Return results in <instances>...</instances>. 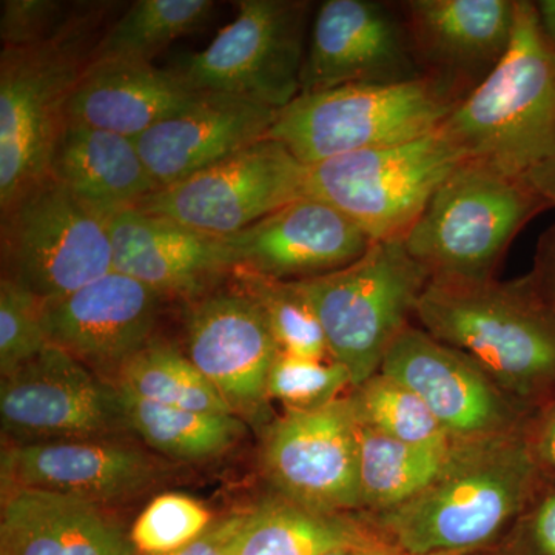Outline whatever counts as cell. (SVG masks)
<instances>
[{"label": "cell", "mask_w": 555, "mask_h": 555, "mask_svg": "<svg viewBox=\"0 0 555 555\" xmlns=\"http://www.w3.org/2000/svg\"><path fill=\"white\" fill-rule=\"evenodd\" d=\"M207 49L175 68L192 89L283 109L301 91L310 2L241 0Z\"/></svg>", "instance_id": "obj_10"}, {"label": "cell", "mask_w": 555, "mask_h": 555, "mask_svg": "<svg viewBox=\"0 0 555 555\" xmlns=\"http://www.w3.org/2000/svg\"><path fill=\"white\" fill-rule=\"evenodd\" d=\"M207 507L184 494L156 496L134 521L130 540L137 553L167 555L198 540L211 528Z\"/></svg>", "instance_id": "obj_33"}, {"label": "cell", "mask_w": 555, "mask_h": 555, "mask_svg": "<svg viewBox=\"0 0 555 555\" xmlns=\"http://www.w3.org/2000/svg\"><path fill=\"white\" fill-rule=\"evenodd\" d=\"M0 420L14 444L102 440L130 430L118 387L51 343L2 377Z\"/></svg>", "instance_id": "obj_11"}, {"label": "cell", "mask_w": 555, "mask_h": 555, "mask_svg": "<svg viewBox=\"0 0 555 555\" xmlns=\"http://www.w3.org/2000/svg\"><path fill=\"white\" fill-rule=\"evenodd\" d=\"M463 160L526 177L555 156V47L534 2L517 0L505 57L438 129Z\"/></svg>", "instance_id": "obj_3"}, {"label": "cell", "mask_w": 555, "mask_h": 555, "mask_svg": "<svg viewBox=\"0 0 555 555\" xmlns=\"http://www.w3.org/2000/svg\"><path fill=\"white\" fill-rule=\"evenodd\" d=\"M529 532L540 555H555V481L545 480L535 495Z\"/></svg>", "instance_id": "obj_38"}, {"label": "cell", "mask_w": 555, "mask_h": 555, "mask_svg": "<svg viewBox=\"0 0 555 555\" xmlns=\"http://www.w3.org/2000/svg\"><path fill=\"white\" fill-rule=\"evenodd\" d=\"M367 537L341 514L320 513L283 496L235 514L229 550L230 555H324Z\"/></svg>", "instance_id": "obj_26"}, {"label": "cell", "mask_w": 555, "mask_h": 555, "mask_svg": "<svg viewBox=\"0 0 555 555\" xmlns=\"http://www.w3.org/2000/svg\"><path fill=\"white\" fill-rule=\"evenodd\" d=\"M454 444L404 443L360 425L361 507L385 513L420 494L447 465Z\"/></svg>", "instance_id": "obj_27"}, {"label": "cell", "mask_w": 555, "mask_h": 555, "mask_svg": "<svg viewBox=\"0 0 555 555\" xmlns=\"http://www.w3.org/2000/svg\"><path fill=\"white\" fill-rule=\"evenodd\" d=\"M0 555H137L102 506L78 496L3 489Z\"/></svg>", "instance_id": "obj_24"}, {"label": "cell", "mask_w": 555, "mask_h": 555, "mask_svg": "<svg viewBox=\"0 0 555 555\" xmlns=\"http://www.w3.org/2000/svg\"><path fill=\"white\" fill-rule=\"evenodd\" d=\"M526 178L550 203V206L555 207V156L529 171Z\"/></svg>", "instance_id": "obj_41"}, {"label": "cell", "mask_w": 555, "mask_h": 555, "mask_svg": "<svg viewBox=\"0 0 555 555\" xmlns=\"http://www.w3.org/2000/svg\"><path fill=\"white\" fill-rule=\"evenodd\" d=\"M534 7L543 35L555 47V0H537Z\"/></svg>", "instance_id": "obj_42"}, {"label": "cell", "mask_w": 555, "mask_h": 555, "mask_svg": "<svg viewBox=\"0 0 555 555\" xmlns=\"http://www.w3.org/2000/svg\"><path fill=\"white\" fill-rule=\"evenodd\" d=\"M261 465L280 494L298 505L326 514L361 507L360 425L350 398L276 420Z\"/></svg>", "instance_id": "obj_13"}, {"label": "cell", "mask_w": 555, "mask_h": 555, "mask_svg": "<svg viewBox=\"0 0 555 555\" xmlns=\"http://www.w3.org/2000/svg\"><path fill=\"white\" fill-rule=\"evenodd\" d=\"M460 101L430 78L352 83L299 94L280 109L269 139L313 166L361 150L390 147L434 133Z\"/></svg>", "instance_id": "obj_6"}, {"label": "cell", "mask_w": 555, "mask_h": 555, "mask_svg": "<svg viewBox=\"0 0 555 555\" xmlns=\"http://www.w3.org/2000/svg\"><path fill=\"white\" fill-rule=\"evenodd\" d=\"M531 276L545 297L555 305V225L540 236Z\"/></svg>", "instance_id": "obj_39"}, {"label": "cell", "mask_w": 555, "mask_h": 555, "mask_svg": "<svg viewBox=\"0 0 555 555\" xmlns=\"http://www.w3.org/2000/svg\"><path fill=\"white\" fill-rule=\"evenodd\" d=\"M352 386V377L334 360H309L278 353L269 375V398L286 404L288 411H312L338 400Z\"/></svg>", "instance_id": "obj_34"}, {"label": "cell", "mask_w": 555, "mask_h": 555, "mask_svg": "<svg viewBox=\"0 0 555 555\" xmlns=\"http://www.w3.org/2000/svg\"><path fill=\"white\" fill-rule=\"evenodd\" d=\"M49 175L105 219L159 190L134 139L72 120L54 142Z\"/></svg>", "instance_id": "obj_25"}, {"label": "cell", "mask_w": 555, "mask_h": 555, "mask_svg": "<svg viewBox=\"0 0 555 555\" xmlns=\"http://www.w3.org/2000/svg\"><path fill=\"white\" fill-rule=\"evenodd\" d=\"M382 374L414 390L455 441L481 440L525 429L520 406L474 358L409 326L390 345Z\"/></svg>", "instance_id": "obj_14"}, {"label": "cell", "mask_w": 555, "mask_h": 555, "mask_svg": "<svg viewBox=\"0 0 555 555\" xmlns=\"http://www.w3.org/2000/svg\"><path fill=\"white\" fill-rule=\"evenodd\" d=\"M232 531L233 516H230L211 526L206 534L201 535L189 546L167 555H230L229 543Z\"/></svg>", "instance_id": "obj_40"}, {"label": "cell", "mask_w": 555, "mask_h": 555, "mask_svg": "<svg viewBox=\"0 0 555 555\" xmlns=\"http://www.w3.org/2000/svg\"><path fill=\"white\" fill-rule=\"evenodd\" d=\"M276 116L255 102L204 93L134 142L158 188H169L264 139Z\"/></svg>", "instance_id": "obj_22"}, {"label": "cell", "mask_w": 555, "mask_h": 555, "mask_svg": "<svg viewBox=\"0 0 555 555\" xmlns=\"http://www.w3.org/2000/svg\"><path fill=\"white\" fill-rule=\"evenodd\" d=\"M525 434L543 478L555 481V398L537 409Z\"/></svg>", "instance_id": "obj_37"}, {"label": "cell", "mask_w": 555, "mask_h": 555, "mask_svg": "<svg viewBox=\"0 0 555 555\" xmlns=\"http://www.w3.org/2000/svg\"><path fill=\"white\" fill-rule=\"evenodd\" d=\"M525 429L455 441L447 465L420 494L378 514L392 546L462 554L494 539L545 483Z\"/></svg>", "instance_id": "obj_1"}, {"label": "cell", "mask_w": 555, "mask_h": 555, "mask_svg": "<svg viewBox=\"0 0 555 555\" xmlns=\"http://www.w3.org/2000/svg\"><path fill=\"white\" fill-rule=\"evenodd\" d=\"M547 208L528 178L463 160L403 243L430 281L486 283L518 233Z\"/></svg>", "instance_id": "obj_4"}, {"label": "cell", "mask_w": 555, "mask_h": 555, "mask_svg": "<svg viewBox=\"0 0 555 555\" xmlns=\"http://www.w3.org/2000/svg\"><path fill=\"white\" fill-rule=\"evenodd\" d=\"M75 11L56 0H2L0 39L2 49H24L56 38Z\"/></svg>", "instance_id": "obj_36"}, {"label": "cell", "mask_w": 555, "mask_h": 555, "mask_svg": "<svg viewBox=\"0 0 555 555\" xmlns=\"http://www.w3.org/2000/svg\"><path fill=\"white\" fill-rule=\"evenodd\" d=\"M203 94L177 69L142 62H89L69 96L65 120L137 139Z\"/></svg>", "instance_id": "obj_23"}, {"label": "cell", "mask_w": 555, "mask_h": 555, "mask_svg": "<svg viewBox=\"0 0 555 555\" xmlns=\"http://www.w3.org/2000/svg\"><path fill=\"white\" fill-rule=\"evenodd\" d=\"M107 229L113 270L163 298L196 297L222 273L236 270L224 236L208 235L137 207L112 215Z\"/></svg>", "instance_id": "obj_21"}, {"label": "cell", "mask_w": 555, "mask_h": 555, "mask_svg": "<svg viewBox=\"0 0 555 555\" xmlns=\"http://www.w3.org/2000/svg\"><path fill=\"white\" fill-rule=\"evenodd\" d=\"M104 7V5H102ZM102 7L75 11L49 42L0 54V207L49 175L65 107L89 65Z\"/></svg>", "instance_id": "obj_5"}, {"label": "cell", "mask_w": 555, "mask_h": 555, "mask_svg": "<svg viewBox=\"0 0 555 555\" xmlns=\"http://www.w3.org/2000/svg\"><path fill=\"white\" fill-rule=\"evenodd\" d=\"M112 383L124 392L163 406L233 414L224 398L188 356L159 343L152 341L139 350L119 369Z\"/></svg>", "instance_id": "obj_30"}, {"label": "cell", "mask_w": 555, "mask_h": 555, "mask_svg": "<svg viewBox=\"0 0 555 555\" xmlns=\"http://www.w3.org/2000/svg\"><path fill=\"white\" fill-rule=\"evenodd\" d=\"M2 278L43 302L113 270L107 219L47 175L2 208Z\"/></svg>", "instance_id": "obj_8"}, {"label": "cell", "mask_w": 555, "mask_h": 555, "mask_svg": "<svg viewBox=\"0 0 555 555\" xmlns=\"http://www.w3.org/2000/svg\"><path fill=\"white\" fill-rule=\"evenodd\" d=\"M364 542V540H363ZM361 542V543H363ZM360 545V543H357V545L352 546H346V547H338V550L331 551V553L324 554V555H360L358 554L357 546Z\"/></svg>", "instance_id": "obj_44"}, {"label": "cell", "mask_w": 555, "mask_h": 555, "mask_svg": "<svg viewBox=\"0 0 555 555\" xmlns=\"http://www.w3.org/2000/svg\"><path fill=\"white\" fill-rule=\"evenodd\" d=\"M418 68L462 102L505 57L517 0L398 2Z\"/></svg>", "instance_id": "obj_16"}, {"label": "cell", "mask_w": 555, "mask_h": 555, "mask_svg": "<svg viewBox=\"0 0 555 555\" xmlns=\"http://www.w3.org/2000/svg\"><path fill=\"white\" fill-rule=\"evenodd\" d=\"M243 291L257 301L281 353L309 360H331L326 335L315 310L294 281L272 280L236 270Z\"/></svg>", "instance_id": "obj_32"}, {"label": "cell", "mask_w": 555, "mask_h": 555, "mask_svg": "<svg viewBox=\"0 0 555 555\" xmlns=\"http://www.w3.org/2000/svg\"><path fill=\"white\" fill-rule=\"evenodd\" d=\"M46 302L13 281H0V374L27 363L50 345L43 323Z\"/></svg>", "instance_id": "obj_35"}, {"label": "cell", "mask_w": 555, "mask_h": 555, "mask_svg": "<svg viewBox=\"0 0 555 555\" xmlns=\"http://www.w3.org/2000/svg\"><path fill=\"white\" fill-rule=\"evenodd\" d=\"M215 7L211 0H137L100 36L90 62L152 64L171 42L203 28Z\"/></svg>", "instance_id": "obj_29"}, {"label": "cell", "mask_w": 555, "mask_h": 555, "mask_svg": "<svg viewBox=\"0 0 555 555\" xmlns=\"http://www.w3.org/2000/svg\"><path fill=\"white\" fill-rule=\"evenodd\" d=\"M156 478L152 456L116 438L13 443L2 454L3 489H40L100 506L133 499Z\"/></svg>", "instance_id": "obj_20"}, {"label": "cell", "mask_w": 555, "mask_h": 555, "mask_svg": "<svg viewBox=\"0 0 555 555\" xmlns=\"http://www.w3.org/2000/svg\"><path fill=\"white\" fill-rule=\"evenodd\" d=\"M160 295L134 278L112 272L67 297L43 305L51 345L100 377H112L152 343Z\"/></svg>", "instance_id": "obj_17"}, {"label": "cell", "mask_w": 555, "mask_h": 555, "mask_svg": "<svg viewBox=\"0 0 555 555\" xmlns=\"http://www.w3.org/2000/svg\"><path fill=\"white\" fill-rule=\"evenodd\" d=\"M463 163L440 130L308 166L306 195L331 204L377 243L403 240L438 188Z\"/></svg>", "instance_id": "obj_9"}, {"label": "cell", "mask_w": 555, "mask_h": 555, "mask_svg": "<svg viewBox=\"0 0 555 555\" xmlns=\"http://www.w3.org/2000/svg\"><path fill=\"white\" fill-rule=\"evenodd\" d=\"M185 353L233 414L258 416L278 349L264 313L246 292L210 295L185 315Z\"/></svg>", "instance_id": "obj_18"}, {"label": "cell", "mask_w": 555, "mask_h": 555, "mask_svg": "<svg viewBox=\"0 0 555 555\" xmlns=\"http://www.w3.org/2000/svg\"><path fill=\"white\" fill-rule=\"evenodd\" d=\"M349 398L358 423L382 436L433 447L455 441L414 390L382 372L356 387Z\"/></svg>", "instance_id": "obj_31"}, {"label": "cell", "mask_w": 555, "mask_h": 555, "mask_svg": "<svg viewBox=\"0 0 555 555\" xmlns=\"http://www.w3.org/2000/svg\"><path fill=\"white\" fill-rule=\"evenodd\" d=\"M119 392L130 430L150 448L171 459L184 462L215 459L228 452L243 433V423L233 414L163 406L120 389Z\"/></svg>", "instance_id": "obj_28"}, {"label": "cell", "mask_w": 555, "mask_h": 555, "mask_svg": "<svg viewBox=\"0 0 555 555\" xmlns=\"http://www.w3.org/2000/svg\"><path fill=\"white\" fill-rule=\"evenodd\" d=\"M224 238L236 270L280 281L309 280L347 268L374 244L346 215L309 195Z\"/></svg>", "instance_id": "obj_19"}, {"label": "cell", "mask_w": 555, "mask_h": 555, "mask_svg": "<svg viewBox=\"0 0 555 555\" xmlns=\"http://www.w3.org/2000/svg\"><path fill=\"white\" fill-rule=\"evenodd\" d=\"M422 78L398 2L321 3L309 30L299 94Z\"/></svg>", "instance_id": "obj_15"}, {"label": "cell", "mask_w": 555, "mask_h": 555, "mask_svg": "<svg viewBox=\"0 0 555 555\" xmlns=\"http://www.w3.org/2000/svg\"><path fill=\"white\" fill-rule=\"evenodd\" d=\"M415 317L532 414L555 398V305L531 273L509 283L430 281Z\"/></svg>", "instance_id": "obj_2"}, {"label": "cell", "mask_w": 555, "mask_h": 555, "mask_svg": "<svg viewBox=\"0 0 555 555\" xmlns=\"http://www.w3.org/2000/svg\"><path fill=\"white\" fill-rule=\"evenodd\" d=\"M429 283L403 240L377 241L347 268L294 281L315 310L328 356L349 371L353 389L378 374Z\"/></svg>", "instance_id": "obj_7"}, {"label": "cell", "mask_w": 555, "mask_h": 555, "mask_svg": "<svg viewBox=\"0 0 555 555\" xmlns=\"http://www.w3.org/2000/svg\"><path fill=\"white\" fill-rule=\"evenodd\" d=\"M358 554L360 555H462L459 553H429V554H412L406 551L398 550L396 546H387L385 543H379L377 540L367 537L363 543L357 546Z\"/></svg>", "instance_id": "obj_43"}, {"label": "cell", "mask_w": 555, "mask_h": 555, "mask_svg": "<svg viewBox=\"0 0 555 555\" xmlns=\"http://www.w3.org/2000/svg\"><path fill=\"white\" fill-rule=\"evenodd\" d=\"M308 167L264 138L185 181L156 190L137 208L198 232L230 236L306 195Z\"/></svg>", "instance_id": "obj_12"}]
</instances>
